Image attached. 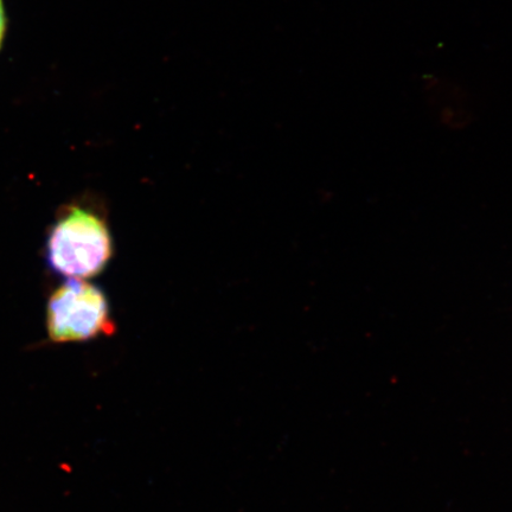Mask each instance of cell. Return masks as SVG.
<instances>
[{
  "mask_svg": "<svg viewBox=\"0 0 512 512\" xmlns=\"http://www.w3.org/2000/svg\"><path fill=\"white\" fill-rule=\"evenodd\" d=\"M112 255L110 229L91 209L69 207L50 229L48 262L64 277L81 280L95 277L105 270Z\"/></svg>",
  "mask_w": 512,
  "mask_h": 512,
  "instance_id": "obj_1",
  "label": "cell"
},
{
  "mask_svg": "<svg viewBox=\"0 0 512 512\" xmlns=\"http://www.w3.org/2000/svg\"><path fill=\"white\" fill-rule=\"evenodd\" d=\"M47 329L55 343L112 335L114 323L104 292L86 280L69 279L48 300Z\"/></svg>",
  "mask_w": 512,
  "mask_h": 512,
  "instance_id": "obj_2",
  "label": "cell"
},
{
  "mask_svg": "<svg viewBox=\"0 0 512 512\" xmlns=\"http://www.w3.org/2000/svg\"><path fill=\"white\" fill-rule=\"evenodd\" d=\"M5 31H6L5 9H4L3 0H0V48H2Z\"/></svg>",
  "mask_w": 512,
  "mask_h": 512,
  "instance_id": "obj_3",
  "label": "cell"
}]
</instances>
